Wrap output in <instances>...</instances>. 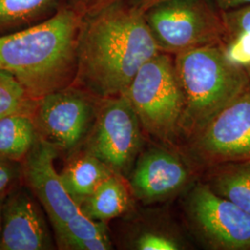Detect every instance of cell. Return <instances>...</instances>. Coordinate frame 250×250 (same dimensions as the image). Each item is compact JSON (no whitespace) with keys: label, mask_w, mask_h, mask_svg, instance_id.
<instances>
[{"label":"cell","mask_w":250,"mask_h":250,"mask_svg":"<svg viewBox=\"0 0 250 250\" xmlns=\"http://www.w3.org/2000/svg\"><path fill=\"white\" fill-rule=\"evenodd\" d=\"M161 52L143 12L115 0L83 16L73 84L100 99L120 96Z\"/></svg>","instance_id":"6da1fadb"},{"label":"cell","mask_w":250,"mask_h":250,"mask_svg":"<svg viewBox=\"0 0 250 250\" xmlns=\"http://www.w3.org/2000/svg\"><path fill=\"white\" fill-rule=\"evenodd\" d=\"M83 19L71 5L63 6L41 22L0 36V71L36 99L72 85Z\"/></svg>","instance_id":"7a4b0ae2"},{"label":"cell","mask_w":250,"mask_h":250,"mask_svg":"<svg viewBox=\"0 0 250 250\" xmlns=\"http://www.w3.org/2000/svg\"><path fill=\"white\" fill-rule=\"evenodd\" d=\"M183 96L177 149L201 133L247 84V73L228 61L220 45H204L173 55Z\"/></svg>","instance_id":"3957f363"},{"label":"cell","mask_w":250,"mask_h":250,"mask_svg":"<svg viewBox=\"0 0 250 250\" xmlns=\"http://www.w3.org/2000/svg\"><path fill=\"white\" fill-rule=\"evenodd\" d=\"M139 118L145 134L177 148L183 96L173 55H156L144 64L122 94Z\"/></svg>","instance_id":"277c9868"},{"label":"cell","mask_w":250,"mask_h":250,"mask_svg":"<svg viewBox=\"0 0 250 250\" xmlns=\"http://www.w3.org/2000/svg\"><path fill=\"white\" fill-rule=\"evenodd\" d=\"M144 16L165 53L220 45L224 36L222 11L209 0H164L145 11Z\"/></svg>","instance_id":"5b68a950"},{"label":"cell","mask_w":250,"mask_h":250,"mask_svg":"<svg viewBox=\"0 0 250 250\" xmlns=\"http://www.w3.org/2000/svg\"><path fill=\"white\" fill-rule=\"evenodd\" d=\"M178 150L195 172L250 161V81L201 133Z\"/></svg>","instance_id":"8992f818"},{"label":"cell","mask_w":250,"mask_h":250,"mask_svg":"<svg viewBox=\"0 0 250 250\" xmlns=\"http://www.w3.org/2000/svg\"><path fill=\"white\" fill-rule=\"evenodd\" d=\"M139 118L125 96L100 99L97 116L81 148L127 179L143 150Z\"/></svg>","instance_id":"52a82bcc"},{"label":"cell","mask_w":250,"mask_h":250,"mask_svg":"<svg viewBox=\"0 0 250 250\" xmlns=\"http://www.w3.org/2000/svg\"><path fill=\"white\" fill-rule=\"evenodd\" d=\"M184 211L189 228L208 249L250 250V213L217 195L205 182L188 189Z\"/></svg>","instance_id":"ba28073f"},{"label":"cell","mask_w":250,"mask_h":250,"mask_svg":"<svg viewBox=\"0 0 250 250\" xmlns=\"http://www.w3.org/2000/svg\"><path fill=\"white\" fill-rule=\"evenodd\" d=\"M100 99L72 84L38 99L33 120L38 136L66 157L81 149L97 116Z\"/></svg>","instance_id":"9c48e42d"},{"label":"cell","mask_w":250,"mask_h":250,"mask_svg":"<svg viewBox=\"0 0 250 250\" xmlns=\"http://www.w3.org/2000/svg\"><path fill=\"white\" fill-rule=\"evenodd\" d=\"M194 174L195 170L177 148L160 144L141 151L127 181L133 197L151 204L185 191Z\"/></svg>","instance_id":"30bf717a"},{"label":"cell","mask_w":250,"mask_h":250,"mask_svg":"<svg viewBox=\"0 0 250 250\" xmlns=\"http://www.w3.org/2000/svg\"><path fill=\"white\" fill-rule=\"evenodd\" d=\"M45 209L21 182L5 195L0 250H53L57 245Z\"/></svg>","instance_id":"8fae6325"},{"label":"cell","mask_w":250,"mask_h":250,"mask_svg":"<svg viewBox=\"0 0 250 250\" xmlns=\"http://www.w3.org/2000/svg\"><path fill=\"white\" fill-rule=\"evenodd\" d=\"M60 153L38 136L36 144L21 162L22 183L41 203L53 230L80 211L65 188L54 161Z\"/></svg>","instance_id":"7c38bea8"},{"label":"cell","mask_w":250,"mask_h":250,"mask_svg":"<svg viewBox=\"0 0 250 250\" xmlns=\"http://www.w3.org/2000/svg\"><path fill=\"white\" fill-rule=\"evenodd\" d=\"M112 173L102 161L81 148L67 157L60 175L65 190L79 207Z\"/></svg>","instance_id":"4fadbf2b"},{"label":"cell","mask_w":250,"mask_h":250,"mask_svg":"<svg viewBox=\"0 0 250 250\" xmlns=\"http://www.w3.org/2000/svg\"><path fill=\"white\" fill-rule=\"evenodd\" d=\"M133 195L127 179L112 173L80 206L83 214L107 224L130 209Z\"/></svg>","instance_id":"5bb4252c"},{"label":"cell","mask_w":250,"mask_h":250,"mask_svg":"<svg viewBox=\"0 0 250 250\" xmlns=\"http://www.w3.org/2000/svg\"><path fill=\"white\" fill-rule=\"evenodd\" d=\"M57 249L62 250H112L107 224L92 220L81 211L53 230Z\"/></svg>","instance_id":"9a60e30c"},{"label":"cell","mask_w":250,"mask_h":250,"mask_svg":"<svg viewBox=\"0 0 250 250\" xmlns=\"http://www.w3.org/2000/svg\"><path fill=\"white\" fill-rule=\"evenodd\" d=\"M203 182L250 214V161H233L204 170Z\"/></svg>","instance_id":"2e32d148"},{"label":"cell","mask_w":250,"mask_h":250,"mask_svg":"<svg viewBox=\"0 0 250 250\" xmlns=\"http://www.w3.org/2000/svg\"><path fill=\"white\" fill-rule=\"evenodd\" d=\"M224 36L220 43L229 62L250 78V5L222 11Z\"/></svg>","instance_id":"e0dca14e"},{"label":"cell","mask_w":250,"mask_h":250,"mask_svg":"<svg viewBox=\"0 0 250 250\" xmlns=\"http://www.w3.org/2000/svg\"><path fill=\"white\" fill-rule=\"evenodd\" d=\"M37 138L33 117L15 114L0 119V159L21 162Z\"/></svg>","instance_id":"ac0fdd59"},{"label":"cell","mask_w":250,"mask_h":250,"mask_svg":"<svg viewBox=\"0 0 250 250\" xmlns=\"http://www.w3.org/2000/svg\"><path fill=\"white\" fill-rule=\"evenodd\" d=\"M58 0H0V33L43 21L58 9Z\"/></svg>","instance_id":"d6986e66"},{"label":"cell","mask_w":250,"mask_h":250,"mask_svg":"<svg viewBox=\"0 0 250 250\" xmlns=\"http://www.w3.org/2000/svg\"><path fill=\"white\" fill-rule=\"evenodd\" d=\"M37 102L14 76L0 71V119L15 114L33 117Z\"/></svg>","instance_id":"ffe728a7"},{"label":"cell","mask_w":250,"mask_h":250,"mask_svg":"<svg viewBox=\"0 0 250 250\" xmlns=\"http://www.w3.org/2000/svg\"><path fill=\"white\" fill-rule=\"evenodd\" d=\"M132 250H182L187 249L185 241L173 232L163 228H146L128 245Z\"/></svg>","instance_id":"44dd1931"},{"label":"cell","mask_w":250,"mask_h":250,"mask_svg":"<svg viewBox=\"0 0 250 250\" xmlns=\"http://www.w3.org/2000/svg\"><path fill=\"white\" fill-rule=\"evenodd\" d=\"M22 182L21 163L0 159V196Z\"/></svg>","instance_id":"7402d4cb"},{"label":"cell","mask_w":250,"mask_h":250,"mask_svg":"<svg viewBox=\"0 0 250 250\" xmlns=\"http://www.w3.org/2000/svg\"><path fill=\"white\" fill-rule=\"evenodd\" d=\"M113 1L115 0H70L69 5L84 16L85 14L100 9Z\"/></svg>","instance_id":"603a6c76"},{"label":"cell","mask_w":250,"mask_h":250,"mask_svg":"<svg viewBox=\"0 0 250 250\" xmlns=\"http://www.w3.org/2000/svg\"><path fill=\"white\" fill-rule=\"evenodd\" d=\"M221 11L241 8L250 5V0H209Z\"/></svg>","instance_id":"cb8c5ba5"},{"label":"cell","mask_w":250,"mask_h":250,"mask_svg":"<svg viewBox=\"0 0 250 250\" xmlns=\"http://www.w3.org/2000/svg\"><path fill=\"white\" fill-rule=\"evenodd\" d=\"M126 4L131 8L136 9L140 12H145L153 6L161 3L164 0H125Z\"/></svg>","instance_id":"d4e9b609"},{"label":"cell","mask_w":250,"mask_h":250,"mask_svg":"<svg viewBox=\"0 0 250 250\" xmlns=\"http://www.w3.org/2000/svg\"><path fill=\"white\" fill-rule=\"evenodd\" d=\"M4 197H5V195L0 196V232H1V220H2V205H3Z\"/></svg>","instance_id":"484cf974"}]
</instances>
